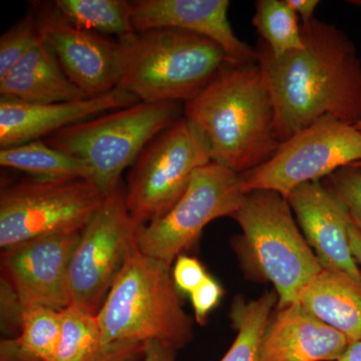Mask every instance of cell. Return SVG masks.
<instances>
[{"label": "cell", "instance_id": "6da1fadb", "mask_svg": "<svg viewBox=\"0 0 361 361\" xmlns=\"http://www.w3.org/2000/svg\"><path fill=\"white\" fill-rule=\"evenodd\" d=\"M303 47L275 58L259 42L275 108L274 129L284 142L324 116L355 125L361 120V59L337 26L312 18L301 23Z\"/></svg>", "mask_w": 361, "mask_h": 361}, {"label": "cell", "instance_id": "7a4b0ae2", "mask_svg": "<svg viewBox=\"0 0 361 361\" xmlns=\"http://www.w3.org/2000/svg\"><path fill=\"white\" fill-rule=\"evenodd\" d=\"M184 116L205 135L211 160L242 175L266 163L279 146L269 85L258 61H227Z\"/></svg>", "mask_w": 361, "mask_h": 361}, {"label": "cell", "instance_id": "3957f363", "mask_svg": "<svg viewBox=\"0 0 361 361\" xmlns=\"http://www.w3.org/2000/svg\"><path fill=\"white\" fill-rule=\"evenodd\" d=\"M118 85L148 104L191 101L229 61L214 40L175 28L118 37Z\"/></svg>", "mask_w": 361, "mask_h": 361}, {"label": "cell", "instance_id": "277c9868", "mask_svg": "<svg viewBox=\"0 0 361 361\" xmlns=\"http://www.w3.org/2000/svg\"><path fill=\"white\" fill-rule=\"evenodd\" d=\"M173 265L130 246L120 274L97 312L104 349L116 344L158 341L175 349L193 337V322L183 308Z\"/></svg>", "mask_w": 361, "mask_h": 361}, {"label": "cell", "instance_id": "5b68a950", "mask_svg": "<svg viewBox=\"0 0 361 361\" xmlns=\"http://www.w3.org/2000/svg\"><path fill=\"white\" fill-rule=\"evenodd\" d=\"M233 218L242 229L234 248L247 274L274 286L278 307L298 302L322 267L288 201L276 192H250Z\"/></svg>", "mask_w": 361, "mask_h": 361}, {"label": "cell", "instance_id": "8992f818", "mask_svg": "<svg viewBox=\"0 0 361 361\" xmlns=\"http://www.w3.org/2000/svg\"><path fill=\"white\" fill-rule=\"evenodd\" d=\"M184 115L180 103L137 102L66 128L44 140L89 166L92 183L104 195L122 184L123 171L142 149Z\"/></svg>", "mask_w": 361, "mask_h": 361}, {"label": "cell", "instance_id": "52a82bcc", "mask_svg": "<svg viewBox=\"0 0 361 361\" xmlns=\"http://www.w3.org/2000/svg\"><path fill=\"white\" fill-rule=\"evenodd\" d=\"M104 197L80 179L33 178L2 188L0 247L6 250L40 237L82 232Z\"/></svg>", "mask_w": 361, "mask_h": 361}, {"label": "cell", "instance_id": "ba28073f", "mask_svg": "<svg viewBox=\"0 0 361 361\" xmlns=\"http://www.w3.org/2000/svg\"><path fill=\"white\" fill-rule=\"evenodd\" d=\"M212 163L205 135L184 115L142 149L128 176L126 202L146 225L179 201L198 169Z\"/></svg>", "mask_w": 361, "mask_h": 361}, {"label": "cell", "instance_id": "9c48e42d", "mask_svg": "<svg viewBox=\"0 0 361 361\" xmlns=\"http://www.w3.org/2000/svg\"><path fill=\"white\" fill-rule=\"evenodd\" d=\"M361 161V135L355 125L324 116L281 142L269 160L242 174L244 193L266 190L287 200L295 188L322 180L337 169Z\"/></svg>", "mask_w": 361, "mask_h": 361}, {"label": "cell", "instance_id": "30bf717a", "mask_svg": "<svg viewBox=\"0 0 361 361\" xmlns=\"http://www.w3.org/2000/svg\"><path fill=\"white\" fill-rule=\"evenodd\" d=\"M139 225L130 214L123 185L106 195L82 232L68 266V306L97 314L120 274Z\"/></svg>", "mask_w": 361, "mask_h": 361}, {"label": "cell", "instance_id": "8fae6325", "mask_svg": "<svg viewBox=\"0 0 361 361\" xmlns=\"http://www.w3.org/2000/svg\"><path fill=\"white\" fill-rule=\"evenodd\" d=\"M244 195L241 175L213 161L198 169L185 193L166 215L139 226L135 242L140 251L173 265L209 223L233 218Z\"/></svg>", "mask_w": 361, "mask_h": 361}, {"label": "cell", "instance_id": "7c38bea8", "mask_svg": "<svg viewBox=\"0 0 361 361\" xmlns=\"http://www.w3.org/2000/svg\"><path fill=\"white\" fill-rule=\"evenodd\" d=\"M42 39L51 47L71 82L87 97L106 94L118 85V40L78 27L54 2L32 4Z\"/></svg>", "mask_w": 361, "mask_h": 361}, {"label": "cell", "instance_id": "4fadbf2b", "mask_svg": "<svg viewBox=\"0 0 361 361\" xmlns=\"http://www.w3.org/2000/svg\"><path fill=\"white\" fill-rule=\"evenodd\" d=\"M82 232L40 237L2 250L1 278L26 307L44 306L59 311L68 307V266Z\"/></svg>", "mask_w": 361, "mask_h": 361}, {"label": "cell", "instance_id": "5bb4252c", "mask_svg": "<svg viewBox=\"0 0 361 361\" xmlns=\"http://www.w3.org/2000/svg\"><path fill=\"white\" fill-rule=\"evenodd\" d=\"M137 97L116 87L94 97L51 104H27L0 99V148L44 140L94 116L127 108Z\"/></svg>", "mask_w": 361, "mask_h": 361}, {"label": "cell", "instance_id": "9a60e30c", "mask_svg": "<svg viewBox=\"0 0 361 361\" xmlns=\"http://www.w3.org/2000/svg\"><path fill=\"white\" fill-rule=\"evenodd\" d=\"M130 4L135 32L155 28L186 30L214 40L230 63L257 61L256 49L233 32L228 0H135Z\"/></svg>", "mask_w": 361, "mask_h": 361}, {"label": "cell", "instance_id": "2e32d148", "mask_svg": "<svg viewBox=\"0 0 361 361\" xmlns=\"http://www.w3.org/2000/svg\"><path fill=\"white\" fill-rule=\"evenodd\" d=\"M287 201L322 269L341 271L361 282L349 242L348 214L322 180L295 188Z\"/></svg>", "mask_w": 361, "mask_h": 361}, {"label": "cell", "instance_id": "e0dca14e", "mask_svg": "<svg viewBox=\"0 0 361 361\" xmlns=\"http://www.w3.org/2000/svg\"><path fill=\"white\" fill-rule=\"evenodd\" d=\"M349 344L344 334L294 302L271 316L261 361H339Z\"/></svg>", "mask_w": 361, "mask_h": 361}, {"label": "cell", "instance_id": "ac0fdd59", "mask_svg": "<svg viewBox=\"0 0 361 361\" xmlns=\"http://www.w3.org/2000/svg\"><path fill=\"white\" fill-rule=\"evenodd\" d=\"M0 99L51 104L87 97L71 82L39 33L25 56L0 80Z\"/></svg>", "mask_w": 361, "mask_h": 361}, {"label": "cell", "instance_id": "d6986e66", "mask_svg": "<svg viewBox=\"0 0 361 361\" xmlns=\"http://www.w3.org/2000/svg\"><path fill=\"white\" fill-rule=\"evenodd\" d=\"M298 302L350 343L361 341V282L348 273L322 269L305 287Z\"/></svg>", "mask_w": 361, "mask_h": 361}, {"label": "cell", "instance_id": "ffe728a7", "mask_svg": "<svg viewBox=\"0 0 361 361\" xmlns=\"http://www.w3.org/2000/svg\"><path fill=\"white\" fill-rule=\"evenodd\" d=\"M61 331V311L28 306L20 334L0 343V361H54Z\"/></svg>", "mask_w": 361, "mask_h": 361}, {"label": "cell", "instance_id": "44dd1931", "mask_svg": "<svg viewBox=\"0 0 361 361\" xmlns=\"http://www.w3.org/2000/svg\"><path fill=\"white\" fill-rule=\"evenodd\" d=\"M0 165L39 179H80L90 182L92 179V171L85 161L51 148L44 140L0 149Z\"/></svg>", "mask_w": 361, "mask_h": 361}, {"label": "cell", "instance_id": "7402d4cb", "mask_svg": "<svg viewBox=\"0 0 361 361\" xmlns=\"http://www.w3.org/2000/svg\"><path fill=\"white\" fill-rule=\"evenodd\" d=\"M276 304L275 291L266 292L254 300L235 301L230 315L237 336L220 361H261L263 336Z\"/></svg>", "mask_w": 361, "mask_h": 361}, {"label": "cell", "instance_id": "603a6c76", "mask_svg": "<svg viewBox=\"0 0 361 361\" xmlns=\"http://www.w3.org/2000/svg\"><path fill=\"white\" fill-rule=\"evenodd\" d=\"M54 6L73 25L101 33L125 37L135 32L132 4L127 0H56Z\"/></svg>", "mask_w": 361, "mask_h": 361}, {"label": "cell", "instance_id": "cb8c5ba5", "mask_svg": "<svg viewBox=\"0 0 361 361\" xmlns=\"http://www.w3.org/2000/svg\"><path fill=\"white\" fill-rule=\"evenodd\" d=\"M298 16L285 0H257L253 25L275 58L303 47Z\"/></svg>", "mask_w": 361, "mask_h": 361}, {"label": "cell", "instance_id": "d4e9b609", "mask_svg": "<svg viewBox=\"0 0 361 361\" xmlns=\"http://www.w3.org/2000/svg\"><path fill=\"white\" fill-rule=\"evenodd\" d=\"M106 350L96 314L71 306L61 310V337L54 361H96Z\"/></svg>", "mask_w": 361, "mask_h": 361}, {"label": "cell", "instance_id": "484cf974", "mask_svg": "<svg viewBox=\"0 0 361 361\" xmlns=\"http://www.w3.org/2000/svg\"><path fill=\"white\" fill-rule=\"evenodd\" d=\"M39 35L37 16L30 11L0 37V80L18 65Z\"/></svg>", "mask_w": 361, "mask_h": 361}, {"label": "cell", "instance_id": "4316f807", "mask_svg": "<svg viewBox=\"0 0 361 361\" xmlns=\"http://www.w3.org/2000/svg\"><path fill=\"white\" fill-rule=\"evenodd\" d=\"M322 183L343 207L350 224L361 231V161L337 169Z\"/></svg>", "mask_w": 361, "mask_h": 361}, {"label": "cell", "instance_id": "83f0119b", "mask_svg": "<svg viewBox=\"0 0 361 361\" xmlns=\"http://www.w3.org/2000/svg\"><path fill=\"white\" fill-rule=\"evenodd\" d=\"M1 331L6 338H16L20 334L26 306L11 285L1 278L0 283Z\"/></svg>", "mask_w": 361, "mask_h": 361}, {"label": "cell", "instance_id": "f1b7e54d", "mask_svg": "<svg viewBox=\"0 0 361 361\" xmlns=\"http://www.w3.org/2000/svg\"><path fill=\"white\" fill-rule=\"evenodd\" d=\"M173 280L180 293L191 294L209 276L198 259L179 255L172 267Z\"/></svg>", "mask_w": 361, "mask_h": 361}, {"label": "cell", "instance_id": "f546056e", "mask_svg": "<svg viewBox=\"0 0 361 361\" xmlns=\"http://www.w3.org/2000/svg\"><path fill=\"white\" fill-rule=\"evenodd\" d=\"M223 294L222 286L211 276L207 277L205 281L190 294L195 318L199 324H205L209 313L220 302Z\"/></svg>", "mask_w": 361, "mask_h": 361}, {"label": "cell", "instance_id": "4dcf8cb0", "mask_svg": "<svg viewBox=\"0 0 361 361\" xmlns=\"http://www.w3.org/2000/svg\"><path fill=\"white\" fill-rule=\"evenodd\" d=\"M144 344H116L106 349L96 361H142L144 357Z\"/></svg>", "mask_w": 361, "mask_h": 361}, {"label": "cell", "instance_id": "1f68e13d", "mask_svg": "<svg viewBox=\"0 0 361 361\" xmlns=\"http://www.w3.org/2000/svg\"><path fill=\"white\" fill-rule=\"evenodd\" d=\"M176 350L172 346L158 341L146 342L142 361H177Z\"/></svg>", "mask_w": 361, "mask_h": 361}, {"label": "cell", "instance_id": "d6a6232c", "mask_svg": "<svg viewBox=\"0 0 361 361\" xmlns=\"http://www.w3.org/2000/svg\"><path fill=\"white\" fill-rule=\"evenodd\" d=\"M292 11L300 16L301 23H307L314 18V11L319 6V0H285Z\"/></svg>", "mask_w": 361, "mask_h": 361}, {"label": "cell", "instance_id": "836d02e7", "mask_svg": "<svg viewBox=\"0 0 361 361\" xmlns=\"http://www.w3.org/2000/svg\"><path fill=\"white\" fill-rule=\"evenodd\" d=\"M349 242H350L351 252L356 262L361 267V231L355 226L349 224Z\"/></svg>", "mask_w": 361, "mask_h": 361}, {"label": "cell", "instance_id": "e575fe53", "mask_svg": "<svg viewBox=\"0 0 361 361\" xmlns=\"http://www.w3.org/2000/svg\"><path fill=\"white\" fill-rule=\"evenodd\" d=\"M339 361H361V341L349 344Z\"/></svg>", "mask_w": 361, "mask_h": 361}, {"label": "cell", "instance_id": "d590c367", "mask_svg": "<svg viewBox=\"0 0 361 361\" xmlns=\"http://www.w3.org/2000/svg\"><path fill=\"white\" fill-rule=\"evenodd\" d=\"M348 4L350 6L361 7V0H348Z\"/></svg>", "mask_w": 361, "mask_h": 361}, {"label": "cell", "instance_id": "8d00e7d4", "mask_svg": "<svg viewBox=\"0 0 361 361\" xmlns=\"http://www.w3.org/2000/svg\"><path fill=\"white\" fill-rule=\"evenodd\" d=\"M355 127L356 128V130H357L358 132L360 133L361 135V120L360 121V122L355 123Z\"/></svg>", "mask_w": 361, "mask_h": 361}, {"label": "cell", "instance_id": "74e56055", "mask_svg": "<svg viewBox=\"0 0 361 361\" xmlns=\"http://www.w3.org/2000/svg\"></svg>", "mask_w": 361, "mask_h": 361}]
</instances>
